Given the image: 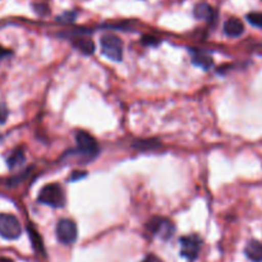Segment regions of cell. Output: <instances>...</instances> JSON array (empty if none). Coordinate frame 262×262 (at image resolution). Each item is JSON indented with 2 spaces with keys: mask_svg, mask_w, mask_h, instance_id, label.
I'll return each mask as SVG.
<instances>
[{
  "mask_svg": "<svg viewBox=\"0 0 262 262\" xmlns=\"http://www.w3.org/2000/svg\"><path fill=\"white\" fill-rule=\"evenodd\" d=\"M25 163V152L22 148H15L10 152V155L7 158V165L9 169H14L19 166L20 164Z\"/></svg>",
  "mask_w": 262,
  "mask_h": 262,
  "instance_id": "cell-13",
  "label": "cell"
},
{
  "mask_svg": "<svg viewBox=\"0 0 262 262\" xmlns=\"http://www.w3.org/2000/svg\"><path fill=\"white\" fill-rule=\"evenodd\" d=\"M247 258L252 262H262V243L258 241H250L245 248Z\"/></svg>",
  "mask_w": 262,
  "mask_h": 262,
  "instance_id": "cell-11",
  "label": "cell"
},
{
  "mask_svg": "<svg viewBox=\"0 0 262 262\" xmlns=\"http://www.w3.org/2000/svg\"><path fill=\"white\" fill-rule=\"evenodd\" d=\"M27 229H28V233H30V238H31V242H32L33 248H35L37 252L43 253V243H42V239H41L40 234H38L32 227H28Z\"/></svg>",
  "mask_w": 262,
  "mask_h": 262,
  "instance_id": "cell-14",
  "label": "cell"
},
{
  "mask_svg": "<svg viewBox=\"0 0 262 262\" xmlns=\"http://www.w3.org/2000/svg\"><path fill=\"white\" fill-rule=\"evenodd\" d=\"M181 243V256L188 262H194L199 258L202 247V239L196 234L186 235L179 239Z\"/></svg>",
  "mask_w": 262,
  "mask_h": 262,
  "instance_id": "cell-4",
  "label": "cell"
},
{
  "mask_svg": "<svg viewBox=\"0 0 262 262\" xmlns=\"http://www.w3.org/2000/svg\"><path fill=\"white\" fill-rule=\"evenodd\" d=\"M142 42L145 43V45H152V46H156L159 43V40L158 38L152 37V36H143L142 38Z\"/></svg>",
  "mask_w": 262,
  "mask_h": 262,
  "instance_id": "cell-19",
  "label": "cell"
},
{
  "mask_svg": "<svg viewBox=\"0 0 262 262\" xmlns=\"http://www.w3.org/2000/svg\"><path fill=\"white\" fill-rule=\"evenodd\" d=\"M141 262H163V261H161L160 258H159L156 255H152V253H150V255L146 256V257L143 258V260Z\"/></svg>",
  "mask_w": 262,
  "mask_h": 262,
  "instance_id": "cell-21",
  "label": "cell"
},
{
  "mask_svg": "<svg viewBox=\"0 0 262 262\" xmlns=\"http://www.w3.org/2000/svg\"><path fill=\"white\" fill-rule=\"evenodd\" d=\"M247 20L255 27L262 28V13H250V14H247Z\"/></svg>",
  "mask_w": 262,
  "mask_h": 262,
  "instance_id": "cell-16",
  "label": "cell"
},
{
  "mask_svg": "<svg viewBox=\"0 0 262 262\" xmlns=\"http://www.w3.org/2000/svg\"><path fill=\"white\" fill-rule=\"evenodd\" d=\"M160 146V143L158 142V141H154V140H142V141H137V142L135 143V147L140 148V150H146V148H156Z\"/></svg>",
  "mask_w": 262,
  "mask_h": 262,
  "instance_id": "cell-15",
  "label": "cell"
},
{
  "mask_svg": "<svg viewBox=\"0 0 262 262\" xmlns=\"http://www.w3.org/2000/svg\"><path fill=\"white\" fill-rule=\"evenodd\" d=\"M38 202L46 206L60 209L66 205V193L60 184L50 183L42 187L37 197Z\"/></svg>",
  "mask_w": 262,
  "mask_h": 262,
  "instance_id": "cell-1",
  "label": "cell"
},
{
  "mask_svg": "<svg viewBox=\"0 0 262 262\" xmlns=\"http://www.w3.org/2000/svg\"><path fill=\"white\" fill-rule=\"evenodd\" d=\"M146 228L151 235H158L164 241H168L169 238L173 237L174 232H176V227L173 223L165 217H152L147 223Z\"/></svg>",
  "mask_w": 262,
  "mask_h": 262,
  "instance_id": "cell-6",
  "label": "cell"
},
{
  "mask_svg": "<svg viewBox=\"0 0 262 262\" xmlns=\"http://www.w3.org/2000/svg\"><path fill=\"white\" fill-rule=\"evenodd\" d=\"M22 234L20 223L14 215L0 214V237L8 241L18 239Z\"/></svg>",
  "mask_w": 262,
  "mask_h": 262,
  "instance_id": "cell-3",
  "label": "cell"
},
{
  "mask_svg": "<svg viewBox=\"0 0 262 262\" xmlns=\"http://www.w3.org/2000/svg\"><path fill=\"white\" fill-rule=\"evenodd\" d=\"M224 32L229 37H239L245 32V25L241 19L233 17L224 23Z\"/></svg>",
  "mask_w": 262,
  "mask_h": 262,
  "instance_id": "cell-9",
  "label": "cell"
},
{
  "mask_svg": "<svg viewBox=\"0 0 262 262\" xmlns=\"http://www.w3.org/2000/svg\"><path fill=\"white\" fill-rule=\"evenodd\" d=\"M76 19V13L74 12H66L63 15H60V17H58V20H60V22H72V20Z\"/></svg>",
  "mask_w": 262,
  "mask_h": 262,
  "instance_id": "cell-17",
  "label": "cell"
},
{
  "mask_svg": "<svg viewBox=\"0 0 262 262\" xmlns=\"http://www.w3.org/2000/svg\"><path fill=\"white\" fill-rule=\"evenodd\" d=\"M9 55H12V51H10L9 49H5L0 45V59L5 58V56H9Z\"/></svg>",
  "mask_w": 262,
  "mask_h": 262,
  "instance_id": "cell-22",
  "label": "cell"
},
{
  "mask_svg": "<svg viewBox=\"0 0 262 262\" xmlns=\"http://www.w3.org/2000/svg\"><path fill=\"white\" fill-rule=\"evenodd\" d=\"M0 262H14V261L10 260V258L8 257H0Z\"/></svg>",
  "mask_w": 262,
  "mask_h": 262,
  "instance_id": "cell-23",
  "label": "cell"
},
{
  "mask_svg": "<svg viewBox=\"0 0 262 262\" xmlns=\"http://www.w3.org/2000/svg\"><path fill=\"white\" fill-rule=\"evenodd\" d=\"M189 55H191L192 63L196 67L205 69V71L214 66V59L207 51L200 50V49H189Z\"/></svg>",
  "mask_w": 262,
  "mask_h": 262,
  "instance_id": "cell-8",
  "label": "cell"
},
{
  "mask_svg": "<svg viewBox=\"0 0 262 262\" xmlns=\"http://www.w3.org/2000/svg\"><path fill=\"white\" fill-rule=\"evenodd\" d=\"M7 118H8V109H7V106H5L4 104H2V102H0V124L5 123Z\"/></svg>",
  "mask_w": 262,
  "mask_h": 262,
  "instance_id": "cell-18",
  "label": "cell"
},
{
  "mask_svg": "<svg viewBox=\"0 0 262 262\" xmlns=\"http://www.w3.org/2000/svg\"><path fill=\"white\" fill-rule=\"evenodd\" d=\"M193 14L197 19L207 20V22H212L215 19V17H216L214 8L207 4V3H200V4H197L193 9Z\"/></svg>",
  "mask_w": 262,
  "mask_h": 262,
  "instance_id": "cell-10",
  "label": "cell"
},
{
  "mask_svg": "<svg viewBox=\"0 0 262 262\" xmlns=\"http://www.w3.org/2000/svg\"><path fill=\"white\" fill-rule=\"evenodd\" d=\"M73 45L78 49L84 55H91L95 51L94 41L86 37H77L73 40Z\"/></svg>",
  "mask_w": 262,
  "mask_h": 262,
  "instance_id": "cell-12",
  "label": "cell"
},
{
  "mask_svg": "<svg viewBox=\"0 0 262 262\" xmlns=\"http://www.w3.org/2000/svg\"><path fill=\"white\" fill-rule=\"evenodd\" d=\"M86 177V173L84 171H73V174H72V177L69 179L71 181H78V179H82Z\"/></svg>",
  "mask_w": 262,
  "mask_h": 262,
  "instance_id": "cell-20",
  "label": "cell"
},
{
  "mask_svg": "<svg viewBox=\"0 0 262 262\" xmlns=\"http://www.w3.org/2000/svg\"><path fill=\"white\" fill-rule=\"evenodd\" d=\"M76 142L77 151L81 155L86 156L89 159H94L99 155V143L90 133L84 132V130H78L76 133Z\"/></svg>",
  "mask_w": 262,
  "mask_h": 262,
  "instance_id": "cell-5",
  "label": "cell"
},
{
  "mask_svg": "<svg viewBox=\"0 0 262 262\" xmlns=\"http://www.w3.org/2000/svg\"><path fill=\"white\" fill-rule=\"evenodd\" d=\"M56 238L63 245H73L78 237V229L77 224L71 219H61L59 220L55 228Z\"/></svg>",
  "mask_w": 262,
  "mask_h": 262,
  "instance_id": "cell-7",
  "label": "cell"
},
{
  "mask_svg": "<svg viewBox=\"0 0 262 262\" xmlns=\"http://www.w3.org/2000/svg\"><path fill=\"white\" fill-rule=\"evenodd\" d=\"M101 53L113 61H122L123 41L115 35H104L100 40Z\"/></svg>",
  "mask_w": 262,
  "mask_h": 262,
  "instance_id": "cell-2",
  "label": "cell"
}]
</instances>
